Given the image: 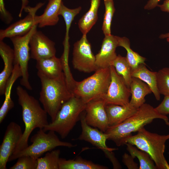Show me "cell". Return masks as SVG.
<instances>
[{
  "label": "cell",
  "mask_w": 169,
  "mask_h": 169,
  "mask_svg": "<svg viewBox=\"0 0 169 169\" xmlns=\"http://www.w3.org/2000/svg\"><path fill=\"white\" fill-rule=\"evenodd\" d=\"M16 93L18 103L22 107L25 129L12 155L18 153L28 146V138L34 129H43L49 124L48 114L37 99L20 86L17 87Z\"/></svg>",
  "instance_id": "cell-1"
},
{
  "label": "cell",
  "mask_w": 169,
  "mask_h": 169,
  "mask_svg": "<svg viewBox=\"0 0 169 169\" xmlns=\"http://www.w3.org/2000/svg\"><path fill=\"white\" fill-rule=\"evenodd\" d=\"M37 75L41 83L39 100L52 122L63 105L74 95L64 72L60 76L54 78L38 72Z\"/></svg>",
  "instance_id": "cell-2"
},
{
  "label": "cell",
  "mask_w": 169,
  "mask_h": 169,
  "mask_svg": "<svg viewBox=\"0 0 169 169\" xmlns=\"http://www.w3.org/2000/svg\"><path fill=\"white\" fill-rule=\"evenodd\" d=\"M156 119L163 120L166 124L169 122L166 115L159 113L155 108L145 103L133 115L120 124L109 126L105 133L107 135L108 140L120 146L125 145L126 139L132 135V133L138 132Z\"/></svg>",
  "instance_id": "cell-3"
},
{
  "label": "cell",
  "mask_w": 169,
  "mask_h": 169,
  "mask_svg": "<svg viewBox=\"0 0 169 169\" xmlns=\"http://www.w3.org/2000/svg\"><path fill=\"white\" fill-rule=\"evenodd\" d=\"M169 139V134L161 135L150 132L144 127L137 133L131 135L125 141L147 153L152 159L157 169H169V164L164 156L165 143Z\"/></svg>",
  "instance_id": "cell-4"
},
{
  "label": "cell",
  "mask_w": 169,
  "mask_h": 169,
  "mask_svg": "<svg viewBox=\"0 0 169 169\" xmlns=\"http://www.w3.org/2000/svg\"><path fill=\"white\" fill-rule=\"evenodd\" d=\"M110 67L98 69L91 76L80 81H74L71 90L73 94L86 104L102 99L106 93L111 81Z\"/></svg>",
  "instance_id": "cell-5"
},
{
  "label": "cell",
  "mask_w": 169,
  "mask_h": 169,
  "mask_svg": "<svg viewBox=\"0 0 169 169\" xmlns=\"http://www.w3.org/2000/svg\"><path fill=\"white\" fill-rule=\"evenodd\" d=\"M86 104L79 97L73 95L65 102L58 112L54 120L43 129L45 132L52 131L65 138L80 120Z\"/></svg>",
  "instance_id": "cell-6"
},
{
  "label": "cell",
  "mask_w": 169,
  "mask_h": 169,
  "mask_svg": "<svg viewBox=\"0 0 169 169\" xmlns=\"http://www.w3.org/2000/svg\"><path fill=\"white\" fill-rule=\"evenodd\" d=\"M45 132L43 129H39L30 138L32 144L18 153L12 155L9 158L8 162L24 156H29L38 159L45 153L50 151L57 147L72 148L77 145L61 141L54 131H49L48 133Z\"/></svg>",
  "instance_id": "cell-7"
},
{
  "label": "cell",
  "mask_w": 169,
  "mask_h": 169,
  "mask_svg": "<svg viewBox=\"0 0 169 169\" xmlns=\"http://www.w3.org/2000/svg\"><path fill=\"white\" fill-rule=\"evenodd\" d=\"M38 25L34 26L26 34L12 37L10 39L13 46L14 64H18L22 73L21 84L27 90H32V87L29 81L28 65L30 58L29 43L33 34L37 30Z\"/></svg>",
  "instance_id": "cell-8"
},
{
  "label": "cell",
  "mask_w": 169,
  "mask_h": 169,
  "mask_svg": "<svg viewBox=\"0 0 169 169\" xmlns=\"http://www.w3.org/2000/svg\"><path fill=\"white\" fill-rule=\"evenodd\" d=\"M72 63L74 69L84 73H90L98 69L95 57L86 35H83L74 44Z\"/></svg>",
  "instance_id": "cell-9"
},
{
  "label": "cell",
  "mask_w": 169,
  "mask_h": 169,
  "mask_svg": "<svg viewBox=\"0 0 169 169\" xmlns=\"http://www.w3.org/2000/svg\"><path fill=\"white\" fill-rule=\"evenodd\" d=\"M111 81L106 93L102 98L105 105L114 104L124 105L130 102L131 96L130 88L123 78L116 72L114 67L110 66Z\"/></svg>",
  "instance_id": "cell-10"
},
{
  "label": "cell",
  "mask_w": 169,
  "mask_h": 169,
  "mask_svg": "<svg viewBox=\"0 0 169 169\" xmlns=\"http://www.w3.org/2000/svg\"><path fill=\"white\" fill-rule=\"evenodd\" d=\"M44 3H39L34 7L27 6L24 10L28 13L24 18L11 24L4 29L0 30V41L5 38L24 35L28 33L35 25L39 23V16L36 15L37 11Z\"/></svg>",
  "instance_id": "cell-11"
},
{
  "label": "cell",
  "mask_w": 169,
  "mask_h": 169,
  "mask_svg": "<svg viewBox=\"0 0 169 169\" xmlns=\"http://www.w3.org/2000/svg\"><path fill=\"white\" fill-rule=\"evenodd\" d=\"M23 134L21 126L16 122H11L7 126L0 146V169H7L9 158L13 154Z\"/></svg>",
  "instance_id": "cell-12"
},
{
  "label": "cell",
  "mask_w": 169,
  "mask_h": 169,
  "mask_svg": "<svg viewBox=\"0 0 169 169\" xmlns=\"http://www.w3.org/2000/svg\"><path fill=\"white\" fill-rule=\"evenodd\" d=\"M105 106L102 99H97L86 103L85 109L86 123L104 132L109 127Z\"/></svg>",
  "instance_id": "cell-13"
},
{
  "label": "cell",
  "mask_w": 169,
  "mask_h": 169,
  "mask_svg": "<svg viewBox=\"0 0 169 169\" xmlns=\"http://www.w3.org/2000/svg\"><path fill=\"white\" fill-rule=\"evenodd\" d=\"M29 45L30 58L36 61L55 56V43L41 31L37 30L33 34Z\"/></svg>",
  "instance_id": "cell-14"
},
{
  "label": "cell",
  "mask_w": 169,
  "mask_h": 169,
  "mask_svg": "<svg viewBox=\"0 0 169 169\" xmlns=\"http://www.w3.org/2000/svg\"><path fill=\"white\" fill-rule=\"evenodd\" d=\"M85 110L80 116V121L82 128V131L76 140L87 141L97 148L100 149L105 155L110 151H113L117 149L108 147L106 142L108 140L107 135L105 132L88 125L85 119Z\"/></svg>",
  "instance_id": "cell-15"
},
{
  "label": "cell",
  "mask_w": 169,
  "mask_h": 169,
  "mask_svg": "<svg viewBox=\"0 0 169 169\" xmlns=\"http://www.w3.org/2000/svg\"><path fill=\"white\" fill-rule=\"evenodd\" d=\"M118 47L116 36H105L101 49L95 55V62L98 69L110 67L117 56L116 48Z\"/></svg>",
  "instance_id": "cell-16"
},
{
  "label": "cell",
  "mask_w": 169,
  "mask_h": 169,
  "mask_svg": "<svg viewBox=\"0 0 169 169\" xmlns=\"http://www.w3.org/2000/svg\"><path fill=\"white\" fill-rule=\"evenodd\" d=\"M0 55L4 63V68L0 74V95H4L7 83L14 70V54L13 49L0 41Z\"/></svg>",
  "instance_id": "cell-17"
},
{
  "label": "cell",
  "mask_w": 169,
  "mask_h": 169,
  "mask_svg": "<svg viewBox=\"0 0 169 169\" xmlns=\"http://www.w3.org/2000/svg\"><path fill=\"white\" fill-rule=\"evenodd\" d=\"M105 109L109 126H114L122 122L135 114L138 109L130 102L124 105H106Z\"/></svg>",
  "instance_id": "cell-18"
},
{
  "label": "cell",
  "mask_w": 169,
  "mask_h": 169,
  "mask_svg": "<svg viewBox=\"0 0 169 169\" xmlns=\"http://www.w3.org/2000/svg\"><path fill=\"white\" fill-rule=\"evenodd\" d=\"M36 68L38 71L50 78L60 76L64 72V63L62 57L59 58L55 56L36 61Z\"/></svg>",
  "instance_id": "cell-19"
},
{
  "label": "cell",
  "mask_w": 169,
  "mask_h": 169,
  "mask_svg": "<svg viewBox=\"0 0 169 169\" xmlns=\"http://www.w3.org/2000/svg\"><path fill=\"white\" fill-rule=\"evenodd\" d=\"M130 88L131 96L130 103L137 109L145 103L146 96L152 93L147 84L136 77H132Z\"/></svg>",
  "instance_id": "cell-20"
},
{
  "label": "cell",
  "mask_w": 169,
  "mask_h": 169,
  "mask_svg": "<svg viewBox=\"0 0 169 169\" xmlns=\"http://www.w3.org/2000/svg\"><path fill=\"white\" fill-rule=\"evenodd\" d=\"M157 72L149 70L146 64H141L131 70L132 77L138 78L147 84L150 88L152 93L157 100L161 98V94L158 91L156 82Z\"/></svg>",
  "instance_id": "cell-21"
},
{
  "label": "cell",
  "mask_w": 169,
  "mask_h": 169,
  "mask_svg": "<svg viewBox=\"0 0 169 169\" xmlns=\"http://www.w3.org/2000/svg\"><path fill=\"white\" fill-rule=\"evenodd\" d=\"M48 2L44 13L39 16V27L53 26L56 25L59 20V13L62 0H48Z\"/></svg>",
  "instance_id": "cell-22"
},
{
  "label": "cell",
  "mask_w": 169,
  "mask_h": 169,
  "mask_svg": "<svg viewBox=\"0 0 169 169\" xmlns=\"http://www.w3.org/2000/svg\"><path fill=\"white\" fill-rule=\"evenodd\" d=\"M100 1L90 0L89 9L79 21L78 27L83 35H86L96 22Z\"/></svg>",
  "instance_id": "cell-23"
},
{
  "label": "cell",
  "mask_w": 169,
  "mask_h": 169,
  "mask_svg": "<svg viewBox=\"0 0 169 169\" xmlns=\"http://www.w3.org/2000/svg\"><path fill=\"white\" fill-rule=\"evenodd\" d=\"M59 169H107L108 167L96 164L79 156L72 159L60 158Z\"/></svg>",
  "instance_id": "cell-24"
},
{
  "label": "cell",
  "mask_w": 169,
  "mask_h": 169,
  "mask_svg": "<svg viewBox=\"0 0 169 169\" xmlns=\"http://www.w3.org/2000/svg\"><path fill=\"white\" fill-rule=\"evenodd\" d=\"M81 9L80 6L75 8L70 9L65 6L63 2L61 3L59 14L63 18L66 25V33L64 41V51H69V29L74 18L79 13Z\"/></svg>",
  "instance_id": "cell-25"
},
{
  "label": "cell",
  "mask_w": 169,
  "mask_h": 169,
  "mask_svg": "<svg viewBox=\"0 0 169 169\" xmlns=\"http://www.w3.org/2000/svg\"><path fill=\"white\" fill-rule=\"evenodd\" d=\"M125 145L129 154L138 159L140 164L139 169H157L154 162L147 153L131 144L126 143Z\"/></svg>",
  "instance_id": "cell-26"
},
{
  "label": "cell",
  "mask_w": 169,
  "mask_h": 169,
  "mask_svg": "<svg viewBox=\"0 0 169 169\" xmlns=\"http://www.w3.org/2000/svg\"><path fill=\"white\" fill-rule=\"evenodd\" d=\"M118 46L124 48L126 51V57L127 60L131 67L132 70L136 68L140 64H146L145 62L146 59L133 51L130 47V42L127 38L116 36Z\"/></svg>",
  "instance_id": "cell-27"
},
{
  "label": "cell",
  "mask_w": 169,
  "mask_h": 169,
  "mask_svg": "<svg viewBox=\"0 0 169 169\" xmlns=\"http://www.w3.org/2000/svg\"><path fill=\"white\" fill-rule=\"evenodd\" d=\"M111 65L114 67L117 73L123 78L127 85L130 88L132 78V69L126 57L118 55Z\"/></svg>",
  "instance_id": "cell-28"
},
{
  "label": "cell",
  "mask_w": 169,
  "mask_h": 169,
  "mask_svg": "<svg viewBox=\"0 0 169 169\" xmlns=\"http://www.w3.org/2000/svg\"><path fill=\"white\" fill-rule=\"evenodd\" d=\"M60 151L59 149L48 152L43 157L37 159V169H59Z\"/></svg>",
  "instance_id": "cell-29"
},
{
  "label": "cell",
  "mask_w": 169,
  "mask_h": 169,
  "mask_svg": "<svg viewBox=\"0 0 169 169\" xmlns=\"http://www.w3.org/2000/svg\"><path fill=\"white\" fill-rule=\"evenodd\" d=\"M105 7L102 30L105 36L111 34V26L112 18L115 12L114 0H104Z\"/></svg>",
  "instance_id": "cell-30"
},
{
  "label": "cell",
  "mask_w": 169,
  "mask_h": 169,
  "mask_svg": "<svg viewBox=\"0 0 169 169\" xmlns=\"http://www.w3.org/2000/svg\"><path fill=\"white\" fill-rule=\"evenodd\" d=\"M157 88L160 94L169 95V68L164 67L156 73Z\"/></svg>",
  "instance_id": "cell-31"
},
{
  "label": "cell",
  "mask_w": 169,
  "mask_h": 169,
  "mask_svg": "<svg viewBox=\"0 0 169 169\" xmlns=\"http://www.w3.org/2000/svg\"><path fill=\"white\" fill-rule=\"evenodd\" d=\"M37 159L29 156H24L18 159L17 162L10 169H37Z\"/></svg>",
  "instance_id": "cell-32"
},
{
  "label": "cell",
  "mask_w": 169,
  "mask_h": 169,
  "mask_svg": "<svg viewBox=\"0 0 169 169\" xmlns=\"http://www.w3.org/2000/svg\"><path fill=\"white\" fill-rule=\"evenodd\" d=\"M0 15L1 19L6 24L11 23L13 18L5 8L4 0H0Z\"/></svg>",
  "instance_id": "cell-33"
},
{
  "label": "cell",
  "mask_w": 169,
  "mask_h": 169,
  "mask_svg": "<svg viewBox=\"0 0 169 169\" xmlns=\"http://www.w3.org/2000/svg\"><path fill=\"white\" fill-rule=\"evenodd\" d=\"M155 109L161 114L166 115L169 114V95L164 96L162 101Z\"/></svg>",
  "instance_id": "cell-34"
},
{
  "label": "cell",
  "mask_w": 169,
  "mask_h": 169,
  "mask_svg": "<svg viewBox=\"0 0 169 169\" xmlns=\"http://www.w3.org/2000/svg\"><path fill=\"white\" fill-rule=\"evenodd\" d=\"M135 158L130 154L125 153L122 156V161L129 169H138V164L134 161Z\"/></svg>",
  "instance_id": "cell-35"
},
{
  "label": "cell",
  "mask_w": 169,
  "mask_h": 169,
  "mask_svg": "<svg viewBox=\"0 0 169 169\" xmlns=\"http://www.w3.org/2000/svg\"><path fill=\"white\" fill-rule=\"evenodd\" d=\"M161 0H149L144 7V9L150 10L157 7L159 2Z\"/></svg>",
  "instance_id": "cell-36"
},
{
  "label": "cell",
  "mask_w": 169,
  "mask_h": 169,
  "mask_svg": "<svg viewBox=\"0 0 169 169\" xmlns=\"http://www.w3.org/2000/svg\"><path fill=\"white\" fill-rule=\"evenodd\" d=\"M157 7H159L161 11L169 13V0H165L162 4H158Z\"/></svg>",
  "instance_id": "cell-37"
},
{
  "label": "cell",
  "mask_w": 169,
  "mask_h": 169,
  "mask_svg": "<svg viewBox=\"0 0 169 169\" xmlns=\"http://www.w3.org/2000/svg\"><path fill=\"white\" fill-rule=\"evenodd\" d=\"M21 0V8L19 13L18 17H21L22 16V12L25 8L28 6V0Z\"/></svg>",
  "instance_id": "cell-38"
},
{
  "label": "cell",
  "mask_w": 169,
  "mask_h": 169,
  "mask_svg": "<svg viewBox=\"0 0 169 169\" xmlns=\"http://www.w3.org/2000/svg\"><path fill=\"white\" fill-rule=\"evenodd\" d=\"M161 39L165 38L167 41L169 43V32L165 34H161L159 36Z\"/></svg>",
  "instance_id": "cell-39"
},
{
  "label": "cell",
  "mask_w": 169,
  "mask_h": 169,
  "mask_svg": "<svg viewBox=\"0 0 169 169\" xmlns=\"http://www.w3.org/2000/svg\"><path fill=\"white\" fill-rule=\"evenodd\" d=\"M167 125L169 126V122L166 124Z\"/></svg>",
  "instance_id": "cell-40"
}]
</instances>
